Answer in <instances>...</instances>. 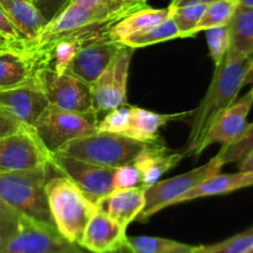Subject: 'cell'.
<instances>
[{"label":"cell","instance_id":"obj_33","mask_svg":"<svg viewBox=\"0 0 253 253\" xmlns=\"http://www.w3.org/2000/svg\"><path fill=\"white\" fill-rule=\"evenodd\" d=\"M227 25L205 30L208 46H209V53L215 67H219L224 62L225 57L229 52L230 32Z\"/></svg>","mask_w":253,"mask_h":253},{"label":"cell","instance_id":"obj_15","mask_svg":"<svg viewBox=\"0 0 253 253\" xmlns=\"http://www.w3.org/2000/svg\"><path fill=\"white\" fill-rule=\"evenodd\" d=\"M121 47L123 44L111 39L109 34L94 40L79 49L67 72L91 85L113 61Z\"/></svg>","mask_w":253,"mask_h":253},{"label":"cell","instance_id":"obj_24","mask_svg":"<svg viewBox=\"0 0 253 253\" xmlns=\"http://www.w3.org/2000/svg\"><path fill=\"white\" fill-rule=\"evenodd\" d=\"M169 7L153 9V7L148 6L145 9L137 10L114 24L109 30V36L115 41L120 42L121 40L126 39L131 35L142 32L166 21L169 17Z\"/></svg>","mask_w":253,"mask_h":253},{"label":"cell","instance_id":"obj_46","mask_svg":"<svg viewBox=\"0 0 253 253\" xmlns=\"http://www.w3.org/2000/svg\"><path fill=\"white\" fill-rule=\"evenodd\" d=\"M7 47H9V46H7V44H5L4 42L0 41V49H2V48H7ZM10 48H11V47H10Z\"/></svg>","mask_w":253,"mask_h":253},{"label":"cell","instance_id":"obj_42","mask_svg":"<svg viewBox=\"0 0 253 253\" xmlns=\"http://www.w3.org/2000/svg\"><path fill=\"white\" fill-rule=\"evenodd\" d=\"M212 1H216V0H172L169 6H179V5L188 4V2H203V4H210V2Z\"/></svg>","mask_w":253,"mask_h":253},{"label":"cell","instance_id":"obj_12","mask_svg":"<svg viewBox=\"0 0 253 253\" xmlns=\"http://www.w3.org/2000/svg\"><path fill=\"white\" fill-rule=\"evenodd\" d=\"M71 245L54 226L22 217L1 253H56Z\"/></svg>","mask_w":253,"mask_h":253},{"label":"cell","instance_id":"obj_16","mask_svg":"<svg viewBox=\"0 0 253 253\" xmlns=\"http://www.w3.org/2000/svg\"><path fill=\"white\" fill-rule=\"evenodd\" d=\"M126 229L96 210L89 220L81 247L90 253H113L126 245Z\"/></svg>","mask_w":253,"mask_h":253},{"label":"cell","instance_id":"obj_43","mask_svg":"<svg viewBox=\"0 0 253 253\" xmlns=\"http://www.w3.org/2000/svg\"><path fill=\"white\" fill-rule=\"evenodd\" d=\"M56 253H86V252L83 251L82 247L78 246V245H71V246L66 247L64 250H61V251Z\"/></svg>","mask_w":253,"mask_h":253},{"label":"cell","instance_id":"obj_36","mask_svg":"<svg viewBox=\"0 0 253 253\" xmlns=\"http://www.w3.org/2000/svg\"><path fill=\"white\" fill-rule=\"evenodd\" d=\"M71 1L72 0H31L34 6L42 15L46 24L56 17Z\"/></svg>","mask_w":253,"mask_h":253},{"label":"cell","instance_id":"obj_11","mask_svg":"<svg viewBox=\"0 0 253 253\" xmlns=\"http://www.w3.org/2000/svg\"><path fill=\"white\" fill-rule=\"evenodd\" d=\"M49 166V152L34 128L0 138V170H29Z\"/></svg>","mask_w":253,"mask_h":253},{"label":"cell","instance_id":"obj_5","mask_svg":"<svg viewBox=\"0 0 253 253\" xmlns=\"http://www.w3.org/2000/svg\"><path fill=\"white\" fill-rule=\"evenodd\" d=\"M147 145L124 135L96 131L69 141L56 152L93 165L116 168L132 162Z\"/></svg>","mask_w":253,"mask_h":253},{"label":"cell","instance_id":"obj_32","mask_svg":"<svg viewBox=\"0 0 253 253\" xmlns=\"http://www.w3.org/2000/svg\"><path fill=\"white\" fill-rule=\"evenodd\" d=\"M131 110H132V105L124 104L119 108L108 111L106 115L100 121H98L96 131L124 135V132L127 130L128 124H130Z\"/></svg>","mask_w":253,"mask_h":253},{"label":"cell","instance_id":"obj_39","mask_svg":"<svg viewBox=\"0 0 253 253\" xmlns=\"http://www.w3.org/2000/svg\"><path fill=\"white\" fill-rule=\"evenodd\" d=\"M0 219L11 220V221H20V220L22 219V216H20L15 210H12L11 208L7 207L4 202L0 200Z\"/></svg>","mask_w":253,"mask_h":253},{"label":"cell","instance_id":"obj_17","mask_svg":"<svg viewBox=\"0 0 253 253\" xmlns=\"http://www.w3.org/2000/svg\"><path fill=\"white\" fill-rule=\"evenodd\" d=\"M96 210L115 220L124 229L135 221L145 205V189H113L95 203Z\"/></svg>","mask_w":253,"mask_h":253},{"label":"cell","instance_id":"obj_6","mask_svg":"<svg viewBox=\"0 0 253 253\" xmlns=\"http://www.w3.org/2000/svg\"><path fill=\"white\" fill-rule=\"evenodd\" d=\"M96 113H76L48 105L34 126L37 137L49 153L67 142L96 132Z\"/></svg>","mask_w":253,"mask_h":253},{"label":"cell","instance_id":"obj_18","mask_svg":"<svg viewBox=\"0 0 253 253\" xmlns=\"http://www.w3.org/2000/svg\"><path fill=\"white\" fill-rule=\"evenodd\" d=\"M184 157H187L184 152H173L160 143L146 146L132 161L141 173V187L146 189L155 184L165 173L174 168Z\"/></svg>","mask_w":253,"mask_h":253},{"label":"cell","instance_id":"obj_45","mask_svg":"<svg viewBox=\"0 0 253 253\" xmlns=\"http://www.w3.org/2000/svg\"><path fill=\"white\" fill-rule=\"evenodd\" d=\"M113 253H136L135 251H133L132 249H130V247L127 246V245H125L124 247H121V249H119L118 251L113 252Z\"/></svg>","mask_w":253,"mask_h":253},{"label":"cell","instance_id":"obj_10","mask_svg":"<svg viewBox=\"0 0 253 253\" xmlns=\"http://www.w3.org/2000/svg\"><path fill=\"white\" fill-rule=\"evenodd\" d=\"M49 165L52 169L73 182L94 204L113 190L115 168L93 165L58 152L49 153Z\"/></svg>","mask_w":253,"mask_h":253},{"label":"cell","instance_id":"obj_1","mask_svg":"<svg viewBox=\"0 0 253 253\" xmlns=\"http://www.w3.org/2000/svg\"><path fill=\"white\" fill-rule=\"evenodd\" d=\"M249 63L250 58L235 59L225 57L224 62L219 67H215L211 83L204 98L198 108L193 110L185 155H193L217 116L236 100L244 86Z\"/></svg>","mask_w":253,"mask_h":253},{"label":"cell","instance_id":"obj_49","mask_svg":"<svg viewBox=\"0 0 253 253\" xmlns=\"http://www.w3.org/2000/svg\"><path fill=\"white\" fill-rule=\"evenodd\" d=\"M27 1H30V2H31V0H27Z\"/></svg>","mask_w":253,"mask_h":253},{"label":"cell","instance_id":"obj_25","mask_svg":"<svg viewBox=\"0 0 253 253\" xmlns=\"http://www.w3.org/2000/svg\"><path fill=\"white\" fill-rule=\"evenodd\" d=\"M174 39H180L179 31H178V27L175 26L174 21L169 16L166 21L161 22V24L151 27V29L138 32V34L131 35V36L121 40L120 43L123 46L136 49Z\"/></svg>","mask_w":253,"mask_h":253},{"label":"cell","instance_id":"obj_31","mask_svg":"<svg viewBox=\"0 0 253 253\" xmlns=\"http://www.w3.org/2000/svg\"><path fill=\"white\" fill-rule=\"evenodd\" d=\"M71 2L86 5V6L100 7L110 14L124 19L137 10L148 7L147 0H72ZM69 2V4H71Z\"/></svg>","mask_w":253,"mask_h":253},{"label":"cell","instance_id":"obj_37","mask_svg":"<svg viewBox=\"0 0 253 253\" xmlns=\"http://www.w3.org/2000/svg\"><path fill=\"white\" fill-rule=\"evenodd\" d=\"M24 128L27 127L22 126L21 124L14 120L11 116L7 115L2 109H0V138L11 135V133L19 132V131L24 130Z\"/></svg>","mask_w":253,"mask_h":253},{"label":"cell","instance_id":"obj_4","mask_svg":"<svg viewBox=\"0 0 253 253\" xmlns=\"http://www.w3.org/2000/svg\"><path fill=\"white\" fill-rule=\"evenodd\" d=\"M120 20L119 16L100 7L71 2L56 17L44 25L36 39L24 44L22 51L31 54L39 68L40 61L47 49L59 40L85 31L111 27Z\"/></svg>","mask_w":253,"mask_h":253},{"label":"cell","instance_id":"obj_7","mask_svg":"<svg viewBox=\"0 0 253 253\" xmlns=\"http://www.w3.org/2000/svg\"><path fill=\"white\" fill-rule=\"evenodd\" d=\"M222 167L224 165L215 156L209 162L200 167L194 168L183 174L168 178L166 180H158L151 187L146 188L145 205L136 220L145 222L165 208L174 205L175 200L179 199L182 195L189 192L192 188H194L204 179L220 173Z\"/></svg>","mask_w":253,"mask_h":253},{"label":"cell","instance_id":"obj_26","mask_svg":"<svg viewBox=\"0 0 253 253\" xmlns=\"http://www.w3.org/2000/svg\"><path fill=\"white\" fill-rule=\"evenodd\" d=\"M126 245L136 253H193L195 249L183 242L153 236H127Z\"/></svg>","mask_w":253,"mask_h":253},{"label":"cell","instance_id":"obj_13","mask_svg":"<svg viewBox=\"0 0 253 253\" xmlns=\"http://www.w3.org/2000/svg\"><path fill=\"white\" fill-rule=\"evenodd\" d=\"M252 105L253 90L250 89L244 96L236 99L226 110L217 116L205 137L195 148L193 156H199L203 151L214 143H220L224 147L236 141L246 128L247 116L251 111Z\"/></svg>","mask_w":253,"mask_h":253},{"label":"cell","instance_id":"obj_2","mask_svg":"<svg viewBox=\"0 0 253 253\" xmlns=\"http://www.w3.org/2000/svg\"><path fill=\"white\" fill-rule=\"evenodd\" d=\"M51 165L29 170H0V200L20 216L54 226L49 212L46 185Z\"/></svg>","mask_w":253,"mask_h":253},{"label":"cell","instance_id":"obj_29","mask_svg":"<svg viewBox=\"0 0 253 253\" xmlns=\"http://www.w3.org/2000/svg\"><path fill=\"white\" fill-rule=\"evenodd\" d=\"M253 247V226L230 239L207 246H195L193 253H246Z\"/></svg>","mask_w":253,"mask_h":253},{"label":"cell","instance_id":"obj_47","mask_svg":"<svg viewBox=\"0 0 253 253\" xmlns=\"http://www.w3.org/2000/svg\"><path fill=\"white\" fill-rule=\"evenodd\" d=\"M246 253H253V247H252V249H251V250H250V251H249V252H246Z\"/></svg>","mask_w":253,"mask_h":253},{"label":"cell","instance_id":"obj_21","mask_svg":"<svg viewBox=\"0 0 253 253\" xmlns=\"http://www.w3.org/2000/svg\"><path fill=\"white\" fill-rule=\"evenodd\" d=\"M249 187H253L252 172L239 170L237 173H225V174L217 173V174L207 178L198 185H195L194 188H192L189 192H187L179 199L175 200L174 205L199 199V198L229 194V193Z\"/></svg>","mask_w":253,"mask_h":253},{"label":"cell","instance_id":"obj_19","mask_svg":"<svg viewBox=\"0 0 253 253\" xmlns=\"http://www.w3.org/2000/svg\"><path fill=\"white\" fill-rule=\"evenodd\" d=\"M193 110L177 114H160L146 109L132 106L131 120L127 130L124 132L126 137L133 138L143 143H160V130L170 121L182 120L192 116Z\"/></svg>","mask_w":253,"mask_h":253},{"label":"cell","instance_id":"obj_41","mask_svg":"<svg viewBox=\"0 0 253 253\" xmlns=\"http://www.w3.org/2000/svg\"><path fill=\"white\" fill-rule=\"evenodd\" d=\"M247 84H251L252 90H253V54L250 58V63L247 66L246 73H245V79H244V85H247Z\"/></svg>","mask_w":253,"mask_h":253},{"label":"cell","instance_id":"obj_8","mask_svg":"<svg viewBox=\"0 0 253 253\" xmlns=\"http://www.w3.org/2000/svg\"><path fill=\"white\" fill-rule=\"evenodd\" d=\"M35 79L48 105L76 113L94 111L90 85L69 72L58 74L51 67H40L35 72Z\"/></svg>","mask_w":253,"mask_h":253},{"label":"cell","instance_id":"obj_38","mask_svg":"<svg viewBox=\"0 0 253 253\" xmlns=\"http://www.w3.org/2000/svg\"><path fill=\"white\" fill-rule=\"evenodd\" d=\"M20 221H11V220L0 219V253L4 250L5 245L10 240V237L15 234L19 227Z\"/></svg>","mask_w":253,"mask_h":253},{"label":"cell","instance_id":"obj_30","mask_svg":"<svg viewBox=\"0 0 253 253\" xmlns=\"http://www.w3.org/2000/svg\"><path fill=\"white\" fill-rule=\"evenodd\" d=\"M253 148V123L247 124L246 128L241 133L236 141H234L230 145L224 146L216 157L219 158L222 165H229V163H239L245 158V156Z\"/></svg>","mask_w":253,"mask_h":253},{"label":"cell","instance_id":"obj_22","mask_svg":"<svg viewBox=\"0 0 253 253\" xmlns=\"http://www.w3.org/2000/svg\"><path fill=\"white\" fill-rule=\"evenodd\" d=\"M230 48L226 57L251 58L253 54V7L237 5L229 22Z\"/></svg>","mask_w":253,"mask_h":253},{"label":"cell","instance_id":"obj_23","mask_svg":"<svg viewBox=\"0 0 253 253\" xmlns=\"http://www.w3.org/2000/svg\"><path fill=\"white\" fill-rule=\"evenodd\" d=\"M0 5L24 39V44L37 37L46 21L34 4L27 0H0Z\"/></svg>","mask_w":253,"mask_h":253},{"label":"cell","instance_id":"obj_44","mask_svg":"<svg viewBox=\"0 0 253 253\" xmlns=\"http://www.w3.org/2000/svg\"><path fill=\"white\" fill-rule=\"evenodd\" d=\"M237 5H240V6L253 7V0H237Z\"/></svg>","mask_w":253,"mask_h":253},{"label":"cell","instance_id":"obj_40","mask_svg":"<svg viewBox=\"0 0 253 253\" xmlns=\"http://www.w3.org/2000/svg\"><path fill=\"white\" fill-rule=\"evenodd\" d=\"M237 165H239V170L253 173V148L245 156L244 160L237 163Z\"/></svg>","mask_w":253,"mask_h":253},{"label":"cell","instance_id":"obj_9","mask_svg":"<svg viewBox=\"0 0 253 253\" xmlns=\"http://www.w3.org/2000/svg\"><path fill=\"white\" fill-rule=\"evenodd\" d=\"M135 49L123 46L90 85L93 109L96 114L108 113L127 104V81L131 58Z\"/></svg>","mask_w":253,"mask_h":253},{"label":"cell","instance_id":"obj_27","mask_svg":"<svg viewBox=\"0 0 253 253\" xmlns=\"http://www.w3.org/2000/svg\"><path fill=\"white\" fill-rule=\"evenodd\" d=\"M208 4L203 2H188L179 6H168L170 10V19L178 27L180 39L194 37V30L199 24Z\"/></svg>","mask_w":253,"mask_h":253},{"label":"cell","instance_id":"obj_34","mask_svg":"<svg viewBox=\"0 0 253 253\" xmlns=\"http://www.w3.org/2000/svg\"><path fill=\"white\" fill-rule=\"evenodd\" d=\"M141 173L132 162L114 169L113 189H131L141 187ZM142 188V187H141Z\"/></svg>","mask_w":253,"mask_h":253},{"label":"cell","instance_id":"obj_20","mask_svg":"<svg viewBox=\"0 0 253 253\" xmlns=\"http://www.w3.org/2000/svg\"><path fill=\"white\" fill-rule=\"evenodd\" d=\"M37 64L31 54L22 49L0 51V90L14 88L35 81Z\"/></svg>","mask_w":253,"mask_h":253},{"label":"cell","instance_id":"obj_48","mask_svg":"<svg viewBox=\"0 0 253 253\" xmlns=\"http://www.w3.org/2000/svg\"><path fill=\"white\" fill-rule=\"evenodd\" d=\"M7 48H10V47H7ZM2 49H5V48H2ZM0 51H1V49H0Z\"/></svg>","mask_w":253,"mask_h":253},{"label":"cell","instance_id":"obj_28","mask_svg":"<svg viewBox=\"0 0 253 253\" xmlns=\"http://www.w3.org/2000/svg\"><path fill=\"white\" fill-rule=\"evenodd\" d=\"M236 6L237 0H216V1L208 4L193 35L195 36L200 31L227 25L234 15Z\"/></svg>","mask_w":253,"mask_h":253},{"label":"cell","instance_id":"obj_14","mask_svg":"<svg viewBox=\"0 0 253 253\" xmlns=\"http://www.w3.org/2000/svg\"><path fill=\"white\" fill-rule=\"evenodd\" d=\"M47 106L48 101L36 79L31 83L0 90V109L25 127L34 128Z\"/></svg>","mask_w":253,"mask_h":253},{"label":"cell","instance_id":"obj_35","mask_svg":"<svg viewBox=\"0 0 253 253\" xmlns=\"http://www.w3.org/2000/svg\"><path fill=\"white\" fill-rule=\"evenodd\" d=\"M0 41L14 49H22L24 39L0 5Z\"/></svg>","mask_w":253,"mask_h":253},{"label":"cell","instance_id":"obj_3","mask_svg":"<svg viewBox=\"0 0 253 253\" xmlns=\"http://www.w3.org/2000/svg\"><path fill=\"white\" fill-rule=\"evenodd\" d=\"M46 195L57 231L69 244L81 246L86 225L96 211V205L63 175L48 180Z\"/></svg>","mask_w":253,"mask_h":253}]
</instances>
